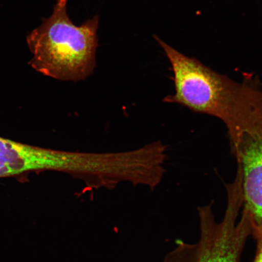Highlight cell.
Wrapping results in <instances>:
<instances>
[{"instance_id":"cell-1","label":"cell","mask_w":262,"mask_h":262,"mask_svg":"<svg viewBox=\"0 0 262 262\" xmlns=\"http://www.w3.org/2000/svg\"><path fill=\"white\" fill-rule=\"evenodd\" d=\"M155 38L171 64L174 80V94L164 101L217 118L227 127L231 146L244 134L262 133L259 85L232 80Z\"/></svg>"},{"instance_id":"cell-3","label":"cell","mask_w":262,"mask_h":262,"mask_svg":"<svg viewBox=\"0 0 262 262\" xmlns=\"http://www.w3.org/2000/svg\"><path fill=\"white\" fill-rule=\"evenodd\" d=\"M242 179L244 209L252 233L262 232V133H245L231 146Z\"/></svg>"},{"instance_id":"cell-2","label":"cell","mask_w":262,"mask_h":262,"mask_svg":"<svg viewBox=\"0 0 262 262\" xmlns=\"http://www.w3.org/2000/svg\"><path fill=\"white\" fill-rule=\"evenodd\" d=\"M68 1L57 0L52 14L28 36L33 55L29 64L45 76L77 82L96 68L99 16L75 25L68 14Z\"/></svg>"},{"instance_id":"cell-6","label":"cell","mask_w":262,"mask_h":262,"mask_svg":"<svg viewBox=\"0 0 262 262\" xmlns=\"http://www.w3.org/2000/svg\"><path fill=\"white\" fill-rule=\"evenodd\" d=\"M256 241V253L254 262H262V233H258L253 235Z\"/></svg>"},{"instance_id":"cell-5","label":"cell","mask_w":262,"mask_h":262,"mask_svg":"<svg viewBox=\"0 0 262 262\" xmlns=\"http://www.w3.org/2000/svg\"><path fill=\"white\" fill-rule=\"evenodd\" d=\"M164 262H211L192 255L178 254L166 258Z\"/></svg>"},{"instance_id":"cell-4","label":"cell","mask_w":262,"mask_h":262,"mask_svg":"<svg viewBox=\"0 0 262 262\" xmlns=\"http://www.w3.org/2000/svg\"><path fill=\"white\" fill-rule=\"evenodd\" d=\"M52 149L0 137V178L51 171Z\"/></svg>"}]
</instances>
